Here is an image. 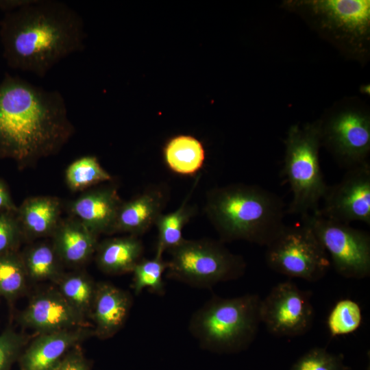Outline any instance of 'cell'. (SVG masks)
<instances>
[{"label": "cell", "mask_w": 370, "mask_h": 370, "mask_svg": "<svg viewBox=\"0 0 370 370\" xmlns=\"http://www.w3.org/2000/svg\"><path fill=\"white\" fill-rule=\"evenodd\" d=\"M62 95L6 73L0 82V159L20 168L57 153L73 135Z\"/></svg>", "instance_id": "6da1fadb"}, {"label": "cell", "mask_w": 370, "mask_h": 370, "mask_svg": "<svg viewBox=\"0 0 370 370\" xmlns=\"http://www.w3.org/2000/svg\"><path fill=\"white\" fill-rule=\"evenodd\" d=\"M86 32L80 14L57 0H32L0 21L3 56L10 68L44 77L60 61L82 51Z\"/></svg>", "instance_id": "7a4b0ae2"}, {"label": "cell", "mask_w": 370, "mask_h": 370, "mask_svg": "<svg viewBox=\"0 0 370 370\" xmlns=\"http://www.w3.org/2000/svg\"><path fill=\"white\" fill-rule=\"evenodd\" d=\"M206 214L221 241L243 240L267 246L285 225L283 200L260 186L234 184L210 190Z\"/></svg>", "instance_id": "3957f363"}, {"label": "cell", "mask_w": 370, "mask_h": 370, "mask_svg": "<svg viewBox=\"0 0 370 370\" xmlns=\"http://www.w3.org/2000/svg\"><path fill=\"white\" fill-rule=\"evenodd\" d=\"M261 299L256 294L212 297L191 316L188 330L203 349L232 354L246 349L261 323Z\"/></svg>", "instance_id": "277c9868"}, {"label": "cell", "mask_w": 370, "mask_h": 370, "mask_svg": "<svg viewBox=\"0 0 370 370\" xmlns=\"http://www.w3.org/2000/svg\"><path fill=\"white\" fill-rule=\"evenodd\" d=\"M283 7L302 16L345 56L362 61L369 56V0H289Z\"/></svg>", "instance_id": "5b68a950"}, {"label": "cell", "mask_w": 370, "mask_h": 370, "mask_svg": "<svg viewBox=\"0 0 370 370\" xmlns=\"http://www.w3.org/2000/svg\"><path fill=\"white\" fill-rule=\"evenodd\" d=\"M284 142L282 174L293 193L286 213L300 217L315 213L329 186L320 166L319 120L302 126L291 125Z\"/></svg>", "instance_id": "8992f818"}, {"label": "cell", "mask_w": 370, "mask_h": 370, "mask_svg": "<svg viewBox=\"0 0 370 370\" xmlns=\"http://www.w3.org/2000/svg\"><path fill=\"white\" fill-rule=\"evenodd\" d=\"M169 251L166 277L193 287L210 288L237 280L247 268L244 258L232 253L221 241L184 239Z\"/></svg>", "instance_id": "52a82bcc"}, {"label": "cell", "mask_w": 370, "mask_h": 370, "mask_svg": "<svg viewBox=\"0 0 370 370\" xmlns=\"http://www.w3.org/2000/svg\"><path fill=\"white\" fill-rule=\"evenodd\" d=\"M265 260L273 271L308 282L322 279L331 267L325 249L306 223L285 225L266 246Z\"/></svg>", "instance_id": "ba28073f"}, {"label": "cell", "mask_w": 370, "mask_h": 370, "mask_svg": "<svg viewBox=\"0 0 370 370\" xmlns=\"http://www.w3.org/2000/svg\"><path fill=\"white\" fill-rule=\"evenodd\" d=\"M330 257L331 264L341 276L364 279L370 275V235L368 232L330 220L317 212L301 217Z\"/></svg>", "instance_id": "9c48e42d"}, {"label": "cell", "mask_w": 370, "mask_h": 370, "mask_svg": "<svg viewBox=\"0 0 370 370\" xmlns=\"http://www.w3.org/2000/svg\"><path fill=\"white\" fill-rule=\"evenodd\" d=\"M320 122L321 143L346 170L367 162L370 153V116L360 108H341Z\"/></svg>", "instance_id": "30bf717a"}, {"label": "cell", "mask_w": 370, "mask_h": 370, "mask_svg": "<svg viewBox=\"0 0 370 370\" xmlns=\"http://www.w3.org/2000/svg\"><path fill=\"white\" fill-rule=\"evenodd\" d=\"M312 293L290 280L274 286L261 299L260 314L268 332L276 336L303 335L312 328L314 310Z\"/></svg>", "instance_id": "8fae6325"}, {"label": "cell", "mask_w": 370, "mask_h": 370, "mask_svg": "<svg viewBox=\"0 0 370 370\" xmlns=\"http://www.w3.org/2000/svg\"><path fill=\"white\" fill-rule=\"evenodd\" d=\"M318 213L324 218L350 224L370 225V164L369 162L347 169L340 182L328 186Z\"/></svg>", "instance_id": "7c38bea8"}, {"label": "cell", "mask_w": 370, "mask_h": 370, "mask_svg": "<svg viewBox=\"0 0 370 370\" xmlns=\"http://www.w3.org/2000/svg\"><path fill=\"white\" fill-rule=\"evenodd\" d=\"M18 319L23 326L40 333L89 325L86 317L72 306L57 288L36 294Z\"/></svg>", "instance_id": "4fadbf2b"}, {"label": "cell", "mask_w": 370, "mask_h": 370, "mask_svg": "<svg viewBox=\"0 0 370 370\" xmlns=\"http://www.w3.org/2000/svg\"><path fill=\"white\" fill-rule=\"evenodd\" d=\"M92 336L89 325L40 333L21 354L20 369L53 370L72 348Z\"/></svg>", "instance_id": "5bb4252c"}, {"label": "cell", "mask_w": 370, "mask_h": 370, "mask_svg": "<svg viewBox=\"0 0 370 370\" xmlns=\"http://www.w3.org/2000/svg\"><path fill=\"white\" fill-rule=\"evenodd\" d=\"M132 306L131 295L114 284L97 283L89 317L93 322L95 336L108 339L124 325Z\"/></svg>", "instance_id": "9a60e30c"}, {"label": "cell", "mask_w": 370, "mask_h": 370, "mask_svg": "<svg viewBox=\"0 0 370 370\" xmlns=\"http://www.w3.org/2000/svg\"><path fill=\"white\" fill-rule=\"evenodd\" d=\"M122 200L114 187H102L88 191L69 206L73 217L97 236L112 234Z\"/></svg>", "instance_id": "2e32d148"}, {"label": "cell", "mask_w": 370, "mask_h": 370, "mask_svg": "<svg viewBox=\"0 0 370 370\" xmlns=\"http://www.w3.org/2000/svg\"><path fill=\"white\" fill-rule=\"evenodd\" d=\"M51 236L62 262L73 267L86 262L98 245L97 236L73 217L61 220Z\"/></svg>", "instance_id": "e0dca14e"}, {"label": "cell", "mask_w": 370, "mask_h": 370, "mask_svg": "<svg viewBox=\"0 0 370 370\" xmlns=\"http://www.w3.org/2000/svg\"><path fill=\"white\" fill-rule=\"evenodd\" d=\"M165 201L163 190L151 188L128 201L122 202L112 234L128 232L134 236L143 234L162 214Z\"/></svg>", "instance_id": "ac0fdd59"}, {"label": "cell", "mask_w": 370, "mask_h": 370, "mask_svg": "<svg viewBox=\"0 0 370 370\" xmlns=\"http://www.w3.org/2000/svg\"><path fill=\"white\" fill-rule=\"evenodd\" d=\"M61 208L57 197L39 196L25 199L16 211L24 238L51 236L61 221Z\"/></svg>", "instance_id": "d6986e66"}, {"label": "cell", "mask_w": 370, "mask_h": 370, "mask_svg": "<svg viewBox=\"0 0 370 370\" xmlns=\"http://www.w3.org/2000/svg\"><path fill=\"white\" fill-rule=\"evenodd\" d=\"M143 251V245L136 236L109 238L97 245L96 262L107 274L132 272Z\"/></svg>", "instance_id": "ffe728a7"}, {"label": "cell", "mask_w": 370, "mask_h": 370, "mask_svg": "<svg viewBox=\"0 0 370 370\" xmlns=\"http://www.w3.org/2000/svg\"><path fill=\"white\" fill-rule=\"evenodd\" d=\"M202 143L190 135L173 137L164 148V160L170 169L182 175L196 173L205 160Z\"/></svg>", "instance_id": "44dd1931"}, {"label": "cell", "mask_w": 370, "mask_h": 370, "mask_svg": "<svg viewBox=\"0 0 370 370\" xmlns=\"http://www.w3.org/2000/svg\"><path fill=\"white\" fill-rule=\"evenodd\" d=\"M28 279L35 282H56L63 275V263L52 244L40 243L21 254Z\"/></svg>", "instance_id": "7402d4cb"}, {"label": "cell", "mask_w": 370, "mask_h": 370, "mask_svg": "<svg viewBox=\"0 0 370 370\" xmlns=\"http://www.w3.org/2000/svg\"><path fill=\"white\" fill-rule=\"evenodd\" d=\"M56 283L64 299L84 317H89L97 283L80 271L64 273Z\"/></svg>", "instance_id": "603a6c76"}, {"label": "cell", "mask_w": 370, "mask_h": 370, "mask_svg": "<svg viewBox=\"0 0 370 370\" xmlns=\"http://www.w3.org/2000/svg\"><path fill=\"white\" fill-rule=\"evenodd\" d=\"M191 193L176 210L168 214L162 213L157 219L155 223L158 231L156 250L164 253L177 247L184 241V226L195 212V208L188 204Z\"/></svg>", "instance_id": "cb8c5ba5"}, {"label": "cell", "mask_w": 370, "mask_h": 370, "mask_svg": "<svg viewBox=\"0 0 370 370\" xmlns=\"http://www.w3.org/2000/svg\"><path fill=\"white\" fill-rule=\"evenodd\" d=\"M28 277L18 251L0 254V296L8 301L25 290Z\"/></svg>", "instance_id": "d4e9b609"}, {"label": "cell", "mask_w": 370, "mask_h": 370, "mask_svg": "<svg viewBox=\"0 0 370 370\" xmlns=\"http://www.w3.org/2000/svg\"><path fill=\"white\" fill-rule=\"evenodd\" d=\"M111 179V175L94 156H84L75 160L69 165L65 172L66 184L75 192Z\"/></svg>", "instance_id": "484cf974"}, {"label": "cell", "mask_w": 370, "mask_h": 370, "mask_svg": "<svg viewBox=\"0 0 370 370\" xmlns=\"http://www.w3.org/2000/svg\"><path fill=\"white\" fill-rule=\"evenodd\" d=\"M163 253L156 250L151 259L140 260L134 267L132 273V288L139 295L145 288L158 295L164 294L163 274L167 268V262L162 258Z\"/></svg>", "instance_id": "4316f807"}, {"label": "cell", "mask_w": 370, "mask_h": 370, "mask_svg": "<svg viewBox=\"0 0 370 370\" xmlns=\"http://www.w3.org/2000/svg\"><path fill=\"white\" fill-rule=\"evenodd\" d=\"M362 321L359 304L350 299L338 301L329 313L327 325L332 337L352 334L357 330Z\"/></svg>", "instance_id": "83f0119b"}, {"label": "cell", "mask_w": 370, "mask_h": 370, "mask_svg": "<svg viewBox=\"0 0 370 370\" xmlns=\"http://www.w3.org/2000/svg\"><path fill=\"white\" fill-rule=\"evenodd\" d=\"M342 354L330 353L325 348L314 347L299 357L291 370H348Z\"/></svg>", "instance_id": "f1b7e54d"}, {"label": "cell", "mask_w": 370, "mask_h": 370, "mask_svg": "<svg viewBox=\"0 0 370 370\" xmlns=\"http://www.w3.org/2000/svg\"><path fill=\"white\" fill-rule=\"evenodd\" d=\"M28 338L12 328H8L0 333V370H11L18 361Z\"/></svg>", "instance_id": "f546056e"}, {"label": "cell", "mask_w": 370, "mask_h": 370, "mask_svg": "<svg viewBox=\"0 0 370 370\" xmlns=\"http://www.w3.org/2000/svg\"><path fill=\"white\" fill-rule=\"evenodd\" d=\"M16 211L0 212V254L17 251L25 238Z\"/></svg>", "instance_id": "4dcf8cb0"}, {"label": "cell", "mask_w": 370, "mask_h": 370, "mask_svg": "<svg viewBox=\"0 0 370 370\" xmlns=\"http://www.w3.org/2000/svg\"><path fill=\"white\" fill-rule=\"evenodd\" d=\"M53 370H90V365L79 345L72 348Z\"/></svg>", "instance_id": "1f68e13d"}, {"label": "cell", "mask_w": 370, "mask_h": 370, "mask_svg": "<svg viewBox=\"0 0 370 370\" xmlns=\"http://www.w3.org/2000/svg\"><path fill=\"white\" fill-rule=\"evenodd\" d=\"M18 207L14 204L9 190L2 180H0V212L16 211Z\"/></svg>", "instance_id": "d6a6232c"}, {"label": "cell", "mask_w": 370, "mask_h": 370, "mask_svg": "<svg viewBox=\"0 0 370 370\" xmlns=\"http://www.w3.org/2000/svg\"><path fill=\"white\" fill-rule=\"evenodd\" d=\"M32 0H0V11L5 13L16 10L27 4Z\"/></svg>", "instance_id": "836d02e7"}, {"label": "cell", "mask_w": 370, "mask_h": 370, "mask_svg": "<svg viewBox=\"0 0 370 370\" xmlns=\"http://www.w3.org/2000/svg\"><path fill=\"white\" fill-rule=\"evenodd\" d=\"M360 90L362 93L369 94V85L362 86L360 88Z\"/></svg>", "instance_id": "e575fe53"}]
</instances>
